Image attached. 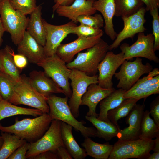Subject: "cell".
<instances>
[{"mask_svg": "<svg viewBox=\"0 0 159 159\" xmlns=\"http://www.w3.org/2000/svg\"><path fill=\"white\" fill-rule=\"evenodd\" d=\"M30 143L26 142L17 148L8 159H26L27 152L30 148Z\"/></svg>", "mask_w": 159, "mask_h": 159, "instance_id": "f35d334b", "label": "cell"}, {"mask_svg": "<svg viewBox=\"0 0 159 159\" xmlns=\"http://www.w3.org/2000/svg\"><path fill=\"white\" fill-rule=\"evenodd\" d=\"M58 159H72L73 158L65 146L59 147L56 151Z\"/></svg>", "mask_w": 159, "mask_h": 159, "instance_id": "7bdbcfd3", "label": "cell"}, {"mask_svg": "<svg viewBox=\"0 0 159 159\" xmlns=\"http://www.w3.org/2000/svg\"><path fill=\"white\" fill-rule=\"evenodd\" d=\"M62 121L52 120L47 130L43 135L36 141L30 143L27 152L26 158L30 159L42 152L51 151L56 152L61 146H65L61 132Z\"/></svg>", "mask_w": 159, "mask_h": 159, "instance_id": "ba28073f", "label": "cell"}, {"mask_svg": "<svg viewBox=\"0 0 159 159\" xmlns=\"http://www.w3.org/2000/svg\"><path fill=\"white\" fill-rule=\"evenodd\" d=\"M154 37L152 34L145 35L144 32L138 34L137 39L132 44L124 43L120 47L124 53L125 60H129L134 57H142L155 63H159V59L156 55L153 46Z\"/></svg>", "mask_w": 159, "mask_h": 159, "instance_id": "8fae6325", "label": "cell"}, {"mask_svg": "<svg viewBox=\"0 0 159 159\" xmlns=\"http://www.w3.org/2000/svg\"><path fill=\"white\" fill-rule=\"evenodd\" d=\"M126 91L118 88L102 100L100 102V112L97 118L107 122H110L107 117V112L117 107L125 99L123 96Z\"/></svg>", "mask_w": 159, "mask_h": 159, "instance_id": "d4e9b609", "label": "cell"}, {"mask_svg": "<svg viewBox=\"0 0 159 159\" xmlns=\"http://www.w3.org/2000/svg\"><path fill=\"white\" fill-rule=\"evenodd\" d=\"M11 54L14 63L17 67L20 69L24 68L27 65L28 61L27 58L24 55L20 54H15L12 49Z\"/></svg>", "mask_w": 159, "mask_h": 159, "instance_id": "60d3db41", "label": "cell"}, {"mask_svg": "<svg viewBox=\"0 0 159 159\" xmlns=\"http://www.w3.org/2000/svg\"><path fill=\"white\" fill-rule=\"evenodd\" d=\"M3 143L0 150V159H7L26 141L14 134L1 132Z\"/></svg>", "mask_w": 159, "mask_h": 159, "instance_id": "f1b7e54d", "label": "cell"}, {"mask_svg": "<svg viewBox=\"0 0 159 159\" xmlns=\"http://www.w3.org/2000/svg\"><path fill=\"white\" fill-rule=\"evenodd\" d=\"M33 159H57L56 152L48 151L42 152L31 158Z\"/></svg>", "mask_w": 159, "mask_h": 159, "instance_id": "b9f144b4", "label": "cell"}, {"mask_svg": "<svg viewBox=\"0 0 159 159\" xmlns=\"http://www.w3.org/2000/svg\"><path fill=\"white\" fill-rule=\"evenodd\" d=\"M114 16H128L137 12L144 4L140 0H114Z\"/></svg>", "mask_w": 159, "mask_h": 159, "instance_id": "4dcf8cb0", "label": "cell"}, {"mask_svg": "<svg viewBox=\"0 0 159 159\" xmlns=\"http://www.w3.org/2000/svg\"><path fill=\"white\" fill-rule=\"evenodd\" d=\"M148 74L139 79L129 90L125 91L123 96L125 99H145L152 95L159 93V69H153Z\"/></svg>", "mask_w": 159, "mask_h": 159, "instance_id": "5bb4252c", "label": "cell"}, {"mask_svg": "<svg viewBox=\"0 0 159 159\" xmlns=\"http://www.w3.org/2000/svg\"><path fill=\"white\" fill-rule=\"evenodd\" d=\"M159 152H154L152 154H150L147 159H159Z\"/></svg>", "mask_w": 159, "mask_h": 159, "instance_id": "c3c4849f", "label": "cell"}, {"mask_svg": "<svg viewBox=\"0 0 159 159\" xmlns=\"http://www.w3.org/2000/svg\"><path fill=\"white\" fill-rule=\"evenodd\" d=\"M75 0H54L55 4L52 7L53 13L59 6H69L71 5Z\"/></svg>", "mask_w": 159, "mask_h": 159, "instance_id": "f6af8a7d", "label": "cell"}, {"mask_svg": "<svg viewBox=\"0 0 159 159\" xmlns=\"http://www.w3.org/2000/svg\"><path fill=\"white\" fill-rule=\"evenodd\" d=\"M2 100V99L1 97V95L0 94V101Z\"/></svg>", "mask_w": 159, "mask_h": 159, "instance_id": "816d5d0a", "label": "cell"}, {"mask_svg": "<svg viewBox=\"0 0 159 159\" xmlns=\"http://www.w3.org/2000/svg\"><path fill=\"white\" fill-rule=\"evenodd\" d=\"M93 7L102 14L105 23L104 29L106 34L112 40L117 34L114 28L113 19L115 11L114 0H97L94 1Z\"/></svg>", "mask_w": 159, "mask_h": 159, "instance_id": "7402d4cb", "label": "cell"}, {"mask_svg": "<svg viewBox=\"0 0 159 159\" xmlns=\"http://www.w3.org/2000/svg\"></svg>", "mask_w": 159, "mask_h": 159, "instance_id": "f5cc1de1", "label": "cell"}, {"mask_svg": "<svg viewBox=\"0 0 159 159\" xmlns=\"http://www.w3.org/2000/svg\"><path fill=\"white\" fill-rule=\"evenodd\" d=\"M12 7L25 15L30 14L37 8L36 0H9Z\"/></svg>", "mask_w": 159, "mask_h": 159, "instance_id": "e575fe53", "label": "cell"}, {"mask_svg": "<svg viewBox=\"0 0 159 159\" xmlns=\"http://www.w3.org/2000/svg\"><path fill=\"white\" fill-rule=\"evenodd\" d=\"M81 145L85 148L87 155L96 159H108L113 147L109 143H96L89 137L85 138Z\"/></svg>", "mask_w": 159, "mask_h": 159, "instance_id": "484cf974", "label": "cell"}, {"mask_svg": "<svg viewBox=\"0 0 159 159\" xmlns=\"http://www.w3.org/2000/svg\"><path fill=\"white\" fill-rule=\"evenodd\" d=\"M154 146L153 139L118 140L113 145L108 159H147Z\"/></svg>", "mask_w": 159, "mask_h": 159, "instance_id": "8992f818", "label": "cell"}, {"mask_svg": "<svg viewBox=\"0 0 159 159\" xmlns=\"http://www.w3.org/2000/svg\"><path fill=\"white\" fill-rule=\"evenodd\" d=\"M47 97V102L49 107V114L52 120H59L72 126L75 130L80 131L85 138H99L96 129L85 126V122L79 121L73 116L68 105L69 98L61 97L52 95Z\"/></svg>", "mask_w": 159, "mask_h": 159, "instance_id": "7a4b0ae2", "label": "cell"}, {"mask_svg": "<svg viewBox=\"0 0 159 159\" xmlns=\"http://www.w3.org/2000/svg\"><path fill=\"white\" fill-rule=\"evenodd\" d=\"M146 11L145 8L143 6L132 15L121 17L124 23L123 28L117 34L112 43L109 45V50L116 49L124 40L129 38L132 39L136 34L145 32L146 30L144 26Z\"/></svg>", "mask_w": 159, "mask_h": 159, "instance_id": "4fadbf2b", "label": "cell"}, {"mask_svg": "<svg viewBox=\"0 0 159 159\" xmlns=\"http://www.w3.org/2000/svg\"><path fill=\"white\" fill-rule=\"evenodd\" d=\"M12 49L6 46L4 49L0 51V58L4 72L9 75L17 82L21 78L18 69L15 64L11 54Z\"/></svg>", "mask_w": 159, "mask_h": 159, "instance_id": "1f68e13d", "label": "cell"}, {"mask_svg": "<svg viewBox=\"0 0 159 159\" xmlns=\"http://www.w3.org/2000/svg\"><path fill=\"white\" fill-rule=\"evenodd\" d=\"M66 63L55 53L45 57L37 64L42 67L46 74L64 91L66 97L70 98L72 90L69 80L71 70Z\"/></svg>", "mask_w": 159, "mask_h": 159, "instance_id": "52a82bcc", "label": "cell"}, {"mask_svg": "<svg viewBox=\"0 0 159 159\" xmlns=\"http://www.w3.org/2000/svg\"><path fill=\"white\" fill-rule=\"evenodd\" d=\"M115 90L114 87L111 89L104 88L96 83L90 85L82 98L81 103V105H86L88 107L89 110L86 116L97 118L99 114L96 112L97 104Z\"/></svg>", "mask_w": 159, "mask_h": 159, "instance_id": "ffe728a7", "label": "cell"}, {"mask_svg": "<svg viewBox=\"0 0 159 159\" xmlns=\"http://www.w3.org/2000/svg\"><path fill=\"white\" fill-rule=\"evenodd\" d=\"M5 31L0 17V46L2 42V37Z\"/></svg>", "mask_w": 159, "mask_h": 159, "instance_id": "7dc6e473", "label": "cell"}, {"mask_svg": "<svg viewBox=\"0 0 159 159\" xmlns=\"http://www.w3.org/2000/svg\"><path fill=\"white\" fill-rule=\"evenodd\" d=\"M109 45L103 39L84 52H79L76 58L67 63L70 69H75L92 76L97 75L98 67L109 51Z\"/></svg>", "mask_w": 159, "mask_h": 159, "instance_id": "277c9868", "label": "cell"}, {"mask_svg": "<svg viewBox=\"0 0 159 159\" xmlns=\"http://www.w3.org/2000/svg\"><path fill=\"white\" fill-rule=\"evenodd\" d=\"M71 70L69 79L71 80L72 95L68 104L73 115L77 118L79 115V108L82 98L90 85L97 84L98 75L90 76L76 69Z\"/></svg>", "mask_w": 159, "mask_h": 159, "instance_id": "30bf717a", "label": "cell"}, {"mask_svg": "<svg viewBox=\"0 0 159 159\" xmlns=\"http://www.w3.org/2000/svg\"><path fill=\"white\" fill-rule=\"evenodd\" d=\"M0 15L5 31L9 33L13 42L17 45L23 38L29 18L14 9L9 0H0Z\"/></svg>", "mask_w": 159, "mask_h": 159, "instance_id": "5b68a950", "label": "cell"}, {"mask_svg": "<svg viewBox=\"0 0 159 159\" xmlns=\"http://www.w3.org/2000/svg\"><path fill=\"white\" fill-rule=\"evenodd\" d=\"M42 9L41 5H38L30 14L26 31L39 44L44 47L46 42L45 31L42 21Z\"/></svg>", "mask_w": 159, "mask_h": 159, "instance_id": "603a6c76", "label": "cell"}, {"mask_svg": "<svg viewBox=\"0 0 159 159\" xmlns=\"http://www.w3.org/2000/svg\"><path fill=\"white\" fill-rule=\"evenodd\" d=\"M17 82L9 75L0 72V94L2 100L9 102Z\"/></svg>", "mask_w": 159, "mask_h": 159, "instance_id": "836d02e7", "label": "cell"}, {"mask_svg": "<svg viewBox=\"0 0 159 159\" xmlns=\"http://www.w3.org/2000/svg\"><path fill=\"white\" fill-rule=\"evenodd\" d=\"M124 53L121 52L115 54L108 51L98 67V84L106 89L113 88L112 78L116 71L125 61Z\"/></svg>", "mask_w": 159, "mask_h": 159, "instance_id": "9a60e30c", "label": "cell"}, {"mask_svg": "<svg viewBox=\"0 0 159 159\" xmlns=\"http://www.w3.org/2000/svg\"><path fill=\"white\" fill-rule=\"evenodd\" d=\"M52 120L49 113L43 114L34 118H26L19 120L16 118L13 125L4 127L0 125L1 132H9L30 142L36 141L48 129Z\"/></svg>", "mask_w": 159, "mask_h": 159, "instance_id": "6da1fadb", "label": "cell"}, {"mask_svg": "<svg viewBox=\"0 0 159 159\" xmlns=\"http://www.w3.org/2000/svg\"><path fill=\"white\" fill-rule=\"evenodd\" d=\"M95 0H75L69 6H59L55 12L58 15L67 18L75 23L78 17L83 15H92L97 12L93 7Z\"/></svg>", "mask_w": 159, "mask_h": 159, "instance_id": "ac0fdd59", "label": "cell"}, {"mask_svg": "<svg viewBox=\"0 0 159 159\" xmlns=\"http://www.w3.org/2000/svg\"><path fill=\"white\" fill-rule=\"evenodd\" d=\"M153 69V66L149 63L143 64L142 59L140 57H136L132 62L125 60L120 66V71L114 75L119 80L117 87L127 91L142 75L149 73Z\"/></svg>", "mask_w": 159, "mask_h": 159, "instance_id": "9c48e42d", "label": "cell"}, {"mask_svg": "<svg viewBox=\"0 0 159 159\" xmlns=\"http://www.w3.org/2000/svg\"><path fill=\"white\" fill-rule=\"evenodd\" d=\"M150 114L153 118L157 125L159 127V96H157L151 102Z\"/></svg>", "mask_w": 159, "mask_h": 159, "instance_id": "ab89813d", "label": "cell"}, {"mask_svg": "<svg viewBox=\"0 0 159 159\" xmlns=\"http://www.w3.org/2000/svg\"><path fill=\"white\" fill-rule=\"evenodd\" d=\"M72 33L77 35L78 37H87L97 36L104 33V32L101 28L80 24L72 28Z\"/></svg>", "mask_w": 159, "mask_h": 159, "instance_id": "d590c367", "label": "cell"}, {"mask_svg": "<svg viewBox=\"0 0 159 159\" xmlns=\"http://www.w3.org/2000/svg\"><path fill=\"white\" fill-rule=\"evenodd\" d=\"M45 31L46 42L44 47L46 57L56 53L57 49L62 41L69 34L72 33V29L77 26L71 21L61 25H54L42 19Z\"/></svg>", "mask_w": 159, "mask_h": 159, "instance_id": "7c38bea8", "label": "cell"}, {"mask_svg": "<svg viewBox=\"0 0 159 159\" xmlns=\"http://www.w3.org/2000/svg\"><path fill=\"white\" fill-rule=\"evenodd\" d=\"M158 8L150 11V14L153 17V33L154 38L153 46L155 52L159 50V16Z\"/></svg>", "mask_w": 159, "mask_h": 159, "instance_id": "74e56055", "label": "cell"}, {"mask_svg": "<svg viewBox=\"0 0 159 159\" xmlns=\"http://www.w3.org/2000/svg\"><path fill=\"white\" fill-rule=\"evenodd\" d=\"M17 46L19 53L25 56L31 63L37 64L46 57L43 47L26 30Z\"/></svg>", "mask_w": 159, "mask_h": 159, "instance_id": "d6986e66", "label": "cell"}, {"mask_svg": "<svg viewBox=\"0 0 159 159\" xmlns=\"http://www.w3.org/2000/svg\"><path fill=\"white\" fill-rule=\"evenodd\" d=\"M103 33L89 37H78L75 40L64 44H61L56 54L67 63L72 61L74 56L80 51L92 47L102 39Z\"/></svg>", "mask_w": 159, "mask_h": 159, "instance_id": "2e32d148", "label": "cell"}, {"mask_svg": "<svg viewBox=\"0 0 159 159\" xmlns=\"http://www.w3.org/2000/svg\"><path fill=\"white\" fill-rule=\"evenodd\" d=\"M0 72H4L3 69L2 63L1 62V61L0 59Z\"/></svg>", "mask_w": 159, "mask_h": 159, "instance_id": "f907efd6", "label": "cell"}, {"mask_svg": "<svg viewBox=\"0 0 159 159\" xmlns=\"http://www.w3.org/2000/svg\"><path fill=\"white\" fill-rule=\"evenodd\" d=\"M47 99L36 90L31 84L29 77L23 74L21 75L20 80L16 82L9 102L15 105H26L39 110L43 113H49Z\"/></svg>", "mask_w": 159, "mask_h": 159, "instance_id": "3957f363", "label": "cell"}, {"mask_svg": "<svg viewBox=\"0 0 159 159\" xmlns=\"http://www.w3.org/2000/svg\"><path fill=\"white\" fill-rule=\"evenodd\" d=\"M72 126L62 121L61 132L64 146L73 158L83 159L87 156L85 149L81 148L74 138Z\"/></svg>", "mask_w": 159, "mask_h": 159, "instance_id": "cb8c5ba5", "label": "cell"}, {"mask_svg": "<svg viewBox=\"0 0 159 159\" xmlns=\"http://www.w3.org/2000/svg\"><path fill=\"white\" fill-rule=\"evenodd\" d=\"M3 143V140L1 135H0V150L1 149Z\"/></svg>", "mask_w": 159, "mask_h": 159, "instance_id": "681fc988", "label": "cell"}, {"mask_svg": "<svg viewBox=\"0 0 159 159\" xmlns=\"http://www.w3.org/2000/svg\"><path fill=\"white\" fill-rule=\"evenodd\" d=\"M145 105L137 104L135 105L126 119L128 127L120 129L116 137L118 140H129L139 139L142 121L144 112Z\"/></svg>", "mask_w": 159, "mask_h": 159, "instance_id": "e0dca14e", "label": "cell"}, {"mask_svg": "<svg viewBox=\"0 0 159 159\" xmlns=\"http://www.w3.org/2000/svg\"><path fill=\"white\" fill-rule=\"evenodd\" d=\"M31 84L39 93L47 97L53 93H62L64 91L44 72L33 70L29 73Z\"/></svg>", "mask_w": 159, "mask_h": 159, "instance_id": "44dd1931", "label": "cell"}, {"mask_svg": "<svg viewBox=\"0 0 159 159\" xmlns=\"http://www.w3.org/2000/svg\"><path fill=\"white\" fill-rule=\"evenodd\" d=\"M43 114L42 111L37 109L19 107L3 100L0 101V121L4 118L17 115H28L37 117Z\"/></svg>", "mask_w": 159, "mask_h": 159, "instance_id": "4316f807", "label": "cell"}, {"mask_svg": "<svg viewBox=\"0 0 159 159\" xmlns=\"http://www.w3.org/2000/svg\"><path fill=\"white\" fill-rule=\"evenodd\" d=\"M154 140V146L152 150L154 152H159V136Z\"/></svg>", "mask_w": 159, "mask_h": 159, "instance_id": "bcb514c9", "label": "cell"}, {"mask_svg": "<svg viewBox=\"0 0 159 159\" xmlns=\"http://www.w3.org/2000/svg\"><path fill=\"white\" fill-rule=\"evenodd\" d=\"M86 119L90 122L97 129L99 138L104 139L106 141H109L116 136L120 128L111 122H107L98 119L97 117L86 116Z\"/></svg>", "mask_w": 159, "mask_h": 159, "instance_id": "83f0119b", "label": "cell"}, {"mask_svg": "<svg viewBox=\"0 0 159 159\" xmlns=\"http://www.w3.org/2000/svg\"><path fill=\"white\" fill-rule=\"evenodd\" d=\"M144 4L146 7V11H150L159 7V0H140Z\"/></svg>", "mask_w": 159, "mask_h": 159, "instance_id": "ee69618b", "label": "cell"}, {"mask_svg": "<svg viewBox=\"0 0 159 159\" xmlns=\"http://www.w3.org/2000/svg\"><path fill=\"white\" fill-rule=\"evenodd\" d=\"M139 100L135 98L125 99L117 107L108 112V118L113 124L119 126L118 120L127 116Z\"/></svg>", "mask_w": 159, "mask_h": 159, "instance_id": "f546056e", "label": "cell"}, {"mask_svg": "<svg viewBox=\"0 0 159 159\" xmlns=\"http://www.w3.org/2000/svg\"><path fill=\"white\" fill-rule=\"evenodd\" d=\"M77 22L95 28H101L104 26V20L102 15L98 14L94 16L83 15L77 19Z\"/></svg>", "mask_w": 159, "mask_h": 159, "instance_id": "8d00e7d4", "label": "cell"}, {"mask_svg": "<svg viewBox=\"0 0 159 159\" xmlns=\"http://www.w3.org/2000/svg\"><path fill=\"white\" fill-rule=\"evenodd\" d=\"M159 136V127L150 117L149 111H144L139 138L153 139Z\"/></svg>", "mask_w": 159, "mask_h": 159, "instance_id": "d6a6232c", "label": "cell"}]
</instances>
